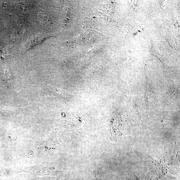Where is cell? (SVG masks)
Segmentation results:
<instances>
[{
    "label": "cell",
    "mask_w": 180,
    "mask_h": 180,
    "mask_svg": "<svg viewBox=\"0 0 180 180\" xmlns=\"http://www.w3.org/2000/svg\"><path fill=\"white\" fill-rule=\"evenodd\" d=\"M5 77L6 79L7 80H10L11 79V77L10 76V74L8 72V71H6V72L5 74Z\"/></svg>",
    "instance_id": "6da1fadb"
},
{
    "label": "cell",
    "mask_w": 180,
    "mask_h": 180,
    "mask_svg": "<svg viewBox=\"0 0 180 180\" xmlns=\"http://www.w3.org/2000/svg\"><path fill=\"white\" fill-rule=\"evenodd\" d=\"M134 176L135 179H136V180H140L137 177V176H136V175H134Z\"/></svg>",
    "instance_id": "7a4b0ae2"
}]
</instances>
